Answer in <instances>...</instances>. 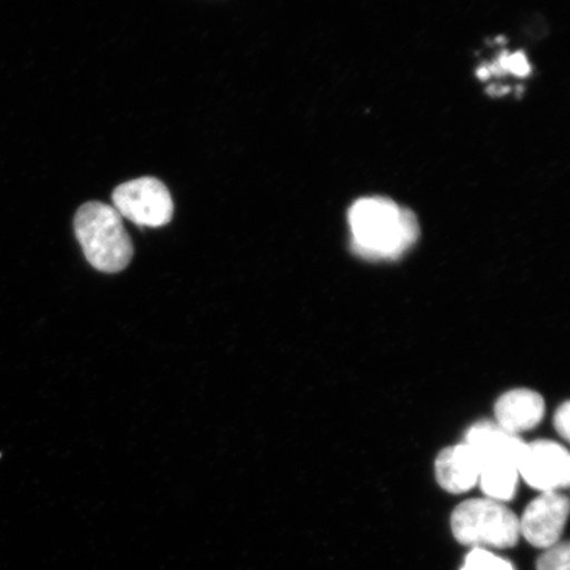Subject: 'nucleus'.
Instances as JSON below:
<instances>
[{"mask_svg": "<svg viewBox=\"0 0 570 570\" xmlns=\"http://www.w3.org/2000/svg\"><path fill=\"white\" fill-rule=\"evenodd\" d=\"M569 514V501L559 491L541 493L519 519L520 534L533 547L548 550L559 544Z\"/></svg>", "mask_w": 570, "mask_h": 570, "instance_id": "423d86ee", "label": "nucleus"}, {"mask_svg": "<svg viewBox=\"0 0 570 570\" xmlns=\"http://www.w3.org/2000/svg\"><path fill=\"white\" fill-rule=\"evenodd\" d=\"M538 570H569V544H556L540 556Z\"/></svg>", "mask_w": 570, "mask_h": 570, "instance_id": "f8f14e48", "label": "nucleus"}, {"mask_svg": "<svg viewBox=\"0 0 570 570\" xmlns=\"http://www.w3.org/2000/svg\"><path fill=\"white\" fill-rule=\"evenodd\" d=\"M465 443L479 455L480 462L491 458L519 461L525 445L518 434L510 433L493 422L475 423L468 431Z\"/></svg>", "mask_w": 570, "mask_h": 570, "instance_id": "1a4fd4ad", "label": "nucleus"}, {"mask_svg": "<svg viewBox=\"0 0 570 570\" xmlns=\"http://www.w3.org/2000/svg\"><path fill=\"white\" fill-rule=\"evenodd\" d=\"M480 469L479 455L466 443L444 449L434 463L440 487L451 494L472 490L479 483Z\"/></svg>", "mask_w": 570, "mask_h": 570, "instance_id": "0eeeda50", "label": "nucleus"}, {"mask_svg": "<svg viewBox=\"0 0 570 570\" xmlns=\"http://www.w3.org/2000/svg\"><path fill=\"white\" fill-rule=\"evenodd\" d=\"M114 209L135 225L161 227L174 216L169 190L158 178L140 177L119 185L112 194Z\"/></svg>", "mask_w": 570, "mask_h": 570, "instance_id": "20e7f679", "label": "nucleus"}, {"mask_svg": "<svg viewBox=\"0 0 570 570\" xmlns=\"http://www.w3.org/2000/svg\"><path fill=\"white\" fill-rule=\"evenodd\" d=\"M454 538L473 547L510 548L520 538L519 518L493 499H469L454 510L451 520Z\"/></svg>", "mask_w": 570, "mask_h": 570, "instance_id": "7ed1b4c3", "label": "nucleus"}, {"mask_svg": "<svg viewBox=\"0 0 570 570\" xmlns=\"http://www.w3.org/2000/svg\"><path fill=\"white\" fill-rule=\"evenodd\" d=\"M569 402H566L556 411L553 419L556 431H558L560 436L566 441L569 440Z\"/></svg>", "mask_w": 570, "mask_h": 570, "instance_id": "ddd939ff", "label": "nucleus"}, {"mask_svg": "<svg viewBox=\"0 0 570 570\" xmlns=\"http://www.w3.org/2000/svg\"><path fill=\"white\" fill-rule=\"evenodd\" d=\"M518 470L519 476L541 493L559 491L569 487L570 455L567 448L554 441H533L524 445Z\"/></svg>", "mask_w": 570, "mask_h": 570, "instance_id": "39448f33", "label": "nucleus"}, {"mask_svg": "<svg viewBox=\"0 0 570 570\" xmlns=\"http://www.w3.org/2000/svg\"><path fill=\"white\" fill-rule=\"evenodd\" d=\"M480 465L479 483L483 494L497 502L510 501L515 494L519 481L518 460L487 459Z\"/></svg>", "mask_w": 570, "mask_h": 570, "instance_id": "9d476101", "label": "nucleus"}, {"mask_svg": "<svg viewBox=\"0 0 570 570\" xmlns=\"http://www.w3.org/2000/svg\"><path fill=\"white\" fill-rule=\"evenodd\" d=\"M462 570H514L509 561L498 558L482 548H475L468 554Z\"/></svg>", "mask_w": 570, "mask_h": 570, "instance_id": "9b49d317", "label": "nucleus"}, {"mask_svg": "<svg viewBox=\"0 0 570 570\" xmlns=\"http://www.w3.org/2000/svg\"><path fill=\"white\" fill-rule=\"evenodd\" d=\"M354 252L367 259H396L415 244L419 223L415 214L392 199H358L348 212Z\"/></svg>", "mask_w": 570, "mask_h": 570, "instance_id": "f257e3e1", "label": "nucleus"}, {"mask_svg": "<svg viewBox=\"0 0 570 570\" xmlns=\"http://www.w3.org/2000/svg\"><path fill=\"white\" fill-rule=\"evenodd\" d=\"M544 413L543 396L532 390H511L495 403V423L514 434L533 430L543 420Z\"/></svg>", "mask_w": 570, "mask_h": 570, "instance_id": "6e6552de", "label": "nucleus"}, {"mask_svg": "<svg viewBox=\"0 0 570 570\" xmlns=\"http://www.w3.org/2000/svg\"><path fill=\"white\" fill-rule=\"evenodd\" d=\"M75 233L85 258L105 274H117L130 265L134 246L124 219L110 205L87 203L75 217Z\"/></svg>", "mask_w": 570, "mask_h": 570, "instance_id": "f03ea898", "label": "nucleus"}]
</instances>
